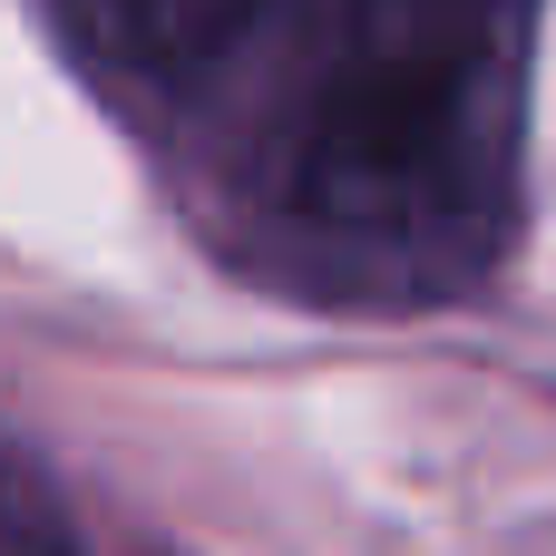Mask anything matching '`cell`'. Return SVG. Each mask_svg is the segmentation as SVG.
<instances>
[{"mask_svg": "<svg viewBox=\"0 0 556 556\" xmlns=\"http://www.w3.org/2000/svg\"><path fill=\"white\" fill-rule=\"evenodd\" d=\"M68 49L108 78H137V88H186L205 78L244 29H264L274 0H49Z\"/></svg>", "mask_w": 556, "mask_h": 556, "instance_id": "7a4b0ae2", "label": "cell"}, {"mask_svg": "<svg viewBox=\"0 0 556 556\" xmlns=\"http://www.w3.org/2000/svg\"><path fill=\"white\" fill-rule=\"evenodd\" d=\"M538 0H342L274 156V235L342 303H450L518 225Z\"/></svg>", "mask_w": 556, "mask_h": 556, "instance_id": "6da1fadb", "label": "cell"}, {"mask_svg": "<svg viewBox=\"0 0 556 556\" xmlns=\"http://www.w3.org/2000/svg\"><path fill=\"white\" fill-rule=\"evenodd\" d=\"M0 556H78L68 538H59V518L29 498V479L0 459Z\"/></svg>", "mask_w": 556, "mask_h": 556, "instance_id": "3957f363", "label": "cell"}]
</instances>
